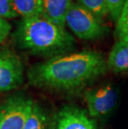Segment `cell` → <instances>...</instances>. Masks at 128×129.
<instances>
[{
  "mask_svg": "<svg viewBox=\"0 0 128 129\" xmlns=\"http://www.w3.org/2000/svg\"><path fill=\"white\" fill-rule=\"evenodd\" d=\"M108 68L101 53L82 51L51 57L30 68L29 83L39 88L73 92L102 76Z\"/></svg>",
  "mask_w": 128,
  "mask_h": 129,
  "instance_id": "obj_1",
  "label": "cell"
},
{
  "mask_svg": "<svg viewBox=\"0 0 128 129\" xmlns=\"http://www.w3.org/2000/svg\"><path fill=\"white\" fill-rule=\"evenodd\" d=\"M13 38L18 48L37 55H58L70 50L74 44V38L65 28L43 16L23 18Z\"/></svg>",
  "mask_w": 128,
  "mask_h": 129,
  "instance_id": "obj_2",
  "label": "cell"
},
{
  "mask_svg": "<svg viewBox=\"0 0 128 129\" xmlns=\"http://www.w3.org/2000/svg\"><path fill=\"white\" fill-rule=\"evenodd\" d=\"M66 24L76 36L84 40L97 39L107 31L102 19L78 3H72L71 5Z\"/></svg>",
  "mask_w": 128,
  "mask_h": 129,
  "instance_id": "obj_3",
  "label": "cell"
},
{
  "mask_svg": "<svg viewBox=\"0 0 128 129\" xmlns=\"http://www.w3.org/2000/svg\"><path fill=\"white\" fill-rule=\"evenodd\" d=\"M34 102L22 94L8 98L0 105V129H23Z\"/></svg>",
  "mask_w": 128,
  "mask_h": 129,
  "instance_id": "obj_4",
  "label": "cell"
},
{
  "mask_svg": "<svg viewBox=\"0 0 128 129\" xmlns=\"http://www.w3.org/2000/svg\"><path fill=\"white\" fill-rule=\"evenodd\" d=\"M84 98L91 117H102L110 113L118 101V91L113 84L107 83L87 89Z\"/></svg>",
  "mask_w": 128,
  "mask_h": 129,
  "instance_id": "obj_5",
  "label": "cell"
},
{
  "mask_svg": "<svg viewBox=\"0 0 128 129\" xmlns=\"http://www.w3.org/2000/svg\"><path fill=\"white\" fill-rule=\"evenodd\" d=\"M23 82V66L21 59L11 49L0 48V92L17 88Z\"/></svg>",
  "mask_w": 128,
  "mask_h": 129,
  "instance_id": "obj_6",
  "label": "cell"
},
{
  "mask_svg": "<svg viewBox=\"0 0 128 129\" xmlns=\"http://www.w3.org/2000/svg\"><path fill=\"white\" fill-rule=\"evenodd\" d=\"M49 129H98L85 111L74 106H64L54 114Z\"/></svg>",
  "mask_w": 128,
  "mask_h": 129,
  "instance_id": "obj_7",
  "label": "cell"
},
{
  "mask_svg": "<svg viewBox=\"0 0 128 129\" xmlns=\"http://www.w3.org/2000/svg\"><path fill=\"white\" fill-rule=\"evenodd\" d=\"M72 4V0H43L42 16L65 28L66 17Z\"/></svg>",
  "mask_w": 128,
  "mask_h": 129,
  "instance_id": "obj_8",
  "label": "cell"
},
{
  "mask_svg": "<svg viewBox=\"0 0 128 129\" xmlns=\"http://www.w3.org/2000/svg\"><path fill=\"white\" fill-rule=\"evenodd\" d=\"M107 66L115 73L128 71V43L118 40L113 45L108 56Z\"/></svg>",
  "mask_w": 128,
  "mask_h": 129,
  "instance_id": "obj_9",
  "label": "cell"
},
{
  "mask_svg": "<svg viewBox=\"0 0 128 129\" xmlns=\"http://www.w3.org/2000/svg\"><path fill=\"white\" fill-rule=\"evenodd\" d=\"M51 120L38 103H33L23 129H49Z\"/></svg>",
  "mask_w": 128,
  "mask_h": 129,
  "instance_id": "obj_10",
  "label": "cell"
},
{
  "mask_svg": "<svg viewBox=\"0 0 128 129\" xmlns=\"http://www.w3.org/2000/svg\"><path fill=\"white\" fill-rule=\"evenodd\" d=\"M43 0H14V8L18 16L31 18L42 14Z\"/></svg>",
  "mask_w": 128,
  "mask_h": 129,
  "instance_id": "obj_11",
  "label": "cell"
},
{
  "mask_svg": "<svg viewBox=\"0 0 128 129\" xmlns=\"http://www.w3.org/2000/svg\"><path fill=\"white\" fill-rule=\"evenodd\" d=\"M116 22V37L119 38V40L128 43V0L125 3L121 15Z\"/></svg>",
  "mask_w": 128,
  "mask_h": 129,
  "instance_id": "obj_12",
  "label": "cell"
},
{
  "mask_svg": "<svg viewBox=\"0 0 128 129\" xmlns=\"http://www.w3.org/2000/svg\"><path fill=\"white\" fill-rule=\"evenodd\" d=\"M77 2L101 19L109 14L105 0H77Z\"/></svg>",
  "mask_w": 128,
  "mask_h": 129,
  "instance_id": "obj_13",
  "label": "cell"
},
{
  "mask_svg": "<svg viewBox=\"0 0 128 129\" xmlns=\"http://www.w3.org/2000/svg\"><path fill=\"white\" fill-rule=\"evenodd\" d=\"M0 17L5 19L18 17L14 8V0H0Z\"/></svg>",
  "mask_w": 128,
  "mask_h": 129,
  "instance_id": "obj_14",
  "label": "cell"
},
{
  "mask_svg": "<svg viewBox=\"0 0 128 129\" xmlns=\"http://www.w3.org/2000/svg\"><path fill=\"white\" fill-rule=\"evenodd\" d=\"M126 0H105L109 14L114 20L119 18Z\"/></svg>",
  "mask_w": 128,
  "mask_h": 129,
  "instance_id": "obj_15",
  "label": "cell"
},
{
  "mask_svg": "<svg viewBox=\"0 0 128 129\" xmlns=\"http://www.w3.org/2000/svg\"><path fill=\"white\" fill-rule=\"evenodd\" d=\"M11 29H12V26L7 21V19L0 17V36L5 39L9 34Z\"/></svg>",
  "mask_w": 128,
  "mask_h": 129,
  "instance_id": "obj_16",
  "label": "cell"
},
{
  "mask_svg": "<svg viewBox=\"0 0 128 129\" xmlns=\"http://www.w3.org/2000/svg\"><path fill=\"white\" fill-rule=\"evenodd\" d=\"M4 40V38H2L1 36H0V43H2Z\"/></svg>",
  "mask_w": 128,
  "mask_h": 129,
  "instance_id": "obj_17",
  "label": "cell"
}]
</instances>
